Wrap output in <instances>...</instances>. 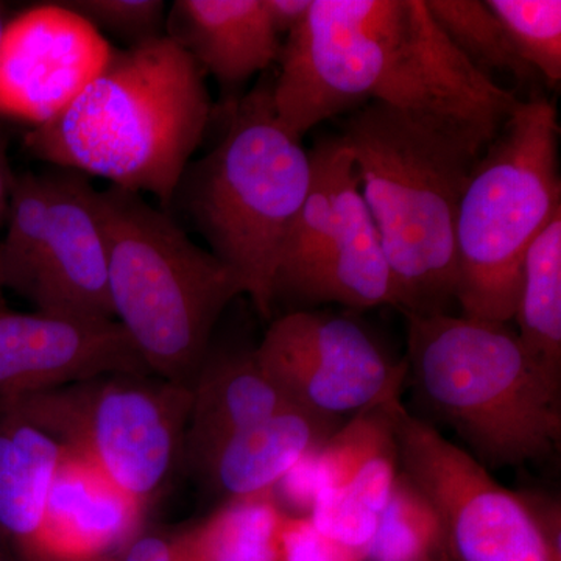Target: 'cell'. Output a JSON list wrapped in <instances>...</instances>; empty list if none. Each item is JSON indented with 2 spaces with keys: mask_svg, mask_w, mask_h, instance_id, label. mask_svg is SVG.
Returning <instances> with one entry per match:
<instances>
[{
  "mask_svg": "<svg viewBox=\"0 0 561 561\" xmlns=\"http://www.w3.org/2000/svg\"><path fill=\"white\" fill-rule=\"evenodd\" d=\"M279 62L273 105L300 139L367 101L496 127L519 102L460 54L426 0H312Z\"/></svg>",
  "mask_w": 561,
  "mask_h": 561,
  "instance_id": "1",
  "label": "cell"
},
{
  "mask_svg": "<svg viewBox=\"0 0 561 561\" xmlns=\"http://www.w3.org/2000/svg\"><path fill=\"white\" fill-rule=\"evenodd\" d=\"M501 127L378 102L346 121L341 139L405 317L451 313L461 195Z\"/></svg>",
  "mask_w": 561,
  "mask_h": 561,
  "instance_id": "2",
  "label": "cell"
},
{
  "mask_svg": "<svg viewBox=\"0 0 561 561\" xmlns=\"http://www.w3.org/2000/svg\"><path fill=\"white\" fill-rule=\"evenodd\" d=\"M210 121L205 72L168 35L114 50L68 108L25 138L41 161L153 195L165 209Z\"/></svg>",
  "mask_w": 561,
  "mask_h": 561,
  "instance_id": "3",
  "label": "cell"
},
{
  "mask_svg": "<svg viewBox=\"0 0 561 561\" xmlns=\"http://www.w3.org/2000/svg\"><path fill=\"white\" fill-rule=\"evenodd\" d=\"M113 317L158 378L190 387L241 278L138 192L98 191Z\"/></svg>",
  "mask_w": 561,
  "mask_h": 561,
  "instance_id": "4",
  "label": "cell"
},
{
  "mask_svg": "<svg viewBox=\"0 0 561 561\" xmlns=\"http://www.w3.org/2000/svg\"><path fill=\"white\" fill-rule=\"evenodd\" d=\"M405 319L408 373L476 459L513 467L559 448L560 386L530 359L508 323L453 313Z\"/></svg>",
  "mask_w": 561,
  "mask_h": 561,
  "instance_id": "5",
  "label": "cell"
},
{
  "mask_svg": "<svg viewBox=\"0 0 561 561\" xmlns=\"http://www.w3.org/2000/svg\"><path fill=\"white\" fill-rule=\"evenodd\" d=\"M272 92L273 81L261 83L232 106L220 142L190 164L175 195L265 319L280 254L311 186L309 151L279 121Z\"/></svg>",
  "mask_w": 561,
  "mask_h": 561,
  "instance_id": "6",
  "label": "cell"
},
{
  "mask_svg": "<svg viewBox=\"0 0 561 561\" xmlns=\"http://www.w3.org/2000/svg\"><path fill=\"white\" fill-rule=\"evenodd\" d=\"M560 125L546 99L519 101L476 165L457 213L461 316L511 323L524 257L561 213Z\"/></svg>",
  "mask_w": 561,
  "mask_h": 561,
  "instance_id": "7",
  "label": "cell"
},
{
  "mask_svg": "<svg viewBox=\"0 0 561 561\" xmlns=\"http://www.w3.org/2000/svg\"><path fill=\"white\" fill-rule=\"evenodd\" d=\"M191 389L153 375H110L2 398L0 405L80 454L149 505L184 460Z\"/></svg>",
  "mask_w": 561,
  "mask_h": 561,
  "instance_id": "8",
  "label": "cell"
},
{
  "mask_svg": "<svg viewBox=\"0 0 561 561\" xmlns=\"http://www.w3.org/2000/svg\"><path fill=\"white\" fill-rule=\"evenodd\" d=\"M98 191L69 169L14 176L0 289L16 291L36 312L114 320Z\"/></svg>",
  "mask_w": 561,
  "mask_h": 561,
  "instance_id": "9",
  "label": "cell"
},
{
  "mask_svg": "<svg viewBox=\"0 0 561 561\" xmlns=\"http://www.w3.org/2000/svg\"><path fill=\"white\" fill-rule=\"evenodd\" d=\"M390 412L401 471L438 512L451 561H561L559 508L502 486L400 397Z\"/></svg>",
  "mask_w": 561,
  "mask_h": 561,
  "instance_id": "10",
  "label": "cell"
},
{
  "mask_svg": "<svg viewBox=\"0 0 561 561\" xmlns=\"http://www.w3.org/2000/svg\"><path fill=\"white\" fill-rule=\"evenodd\" d=\"M309 158L311 186L280 254L273 301L398 309L389 262L348 147L341 136L321 140Z\"/></svg>",
  "mask_w": 561,
  "mask_h": 561,
  "instance_id": "11",
  "label": "cell"
},
{
  "mask_svg": "<svg viewBox=\"0 0 561 561\" xmlns=\"http://www.w3.org/2000/svg\"><path fill=\"white\" fill-rule=\"evenodd\" d=\"M254 356L298 408L335 420L400 397L408 375L360 324L324 312L279 317Z\"/></svg>",
  "mask_w": 561,
  "mask_h": 561,
  "instance_id": "12",
  "label": "cell"
},
{
  "mask_svg": "<svg viewBox=\"0 0 561 561\" xmlns=\"http://www.w3.org/2000/svg\"><path fill=\"white\" fill-rule=\"evenodd\" d=\"M113 47L61 3L7 22L0 41V114L41 127L57 117L105 69Z\"/></svg>",
  "mask_w": 561,
  "mask_h": 561,
  "instance_id": "13",
  "label": "cell"
},
{
  "mask_svg": "<svg viewBox=\"0 0 561 561\" xmlns=\"http://www.w3.org/2000/svg\"><path fill=\"white\" fill-rule=\"evenodd\" d=\"M110 375H151L116 320L0 306V400Z\"/></svg>",
  "mask_w": 561,
  "mask_h": 561,
  "instance_id": "14",
  "label": "cell"
},
{
  "mask_svg": "<svg viewBox=\"0 0 561 561\" xmlns=\"http://www.w3.org/2000/svg\"><path fill=\"white\" fill-rule=\"evenodd\" d=\"M146 508L65 446L32 561H121L142 534Z\"/></svg>",
  "mask_w": 561,
  "mask_h": 561,
  "instance_id": "15",
  "label": "cell"
},
{
  "mask_svg": "<svg viewBox=\"0 0 561 561\" xmlns=\"http://www.w3.org/2000/svg\"><path fill=\"white\" fill-rule=\"evenodd\" d=\"M165 31L225 88L267 69L283 49L264 0H179Z\"/></svg>",
  "mask_w": 561,
  "mask_h": 561,
  "instance_id": "16",
  "label": "cell"
},
{
  "mask_svg": "<svg viewBox=\"0 0 561 561\" xmlns=\"http://www.w3.org/2000/svg\"><path fill=\"white\" fill-rule=\"evenodd\" d=\"M335 430V419L289 408L225 438L197 470L228 500L271 493Z\"/></svg>",
  "mask_w": 561,
  "mask_h": 561,
  "instance_id": "17",
  "label": "cell"
},
{
  "mask_svg": "<svg viewBox=\"0 0 561 561\" xmlns=\"http://www.w3.org/2000/svg\"><path fill=\"white\" fill-rule=\"evenodd\" d=\"M184 460L195 468L220 442L257 421L298 408L251 353L209 359L191 386Z\"/></svg>",
  "mask_w": 561,
  "mask_h": 561,
  "instance_id": "18",
  "label": "cell"
},
{
  "mask_svg": "<svg viewBox=\"0 0 561 561\" xmlns=\"http://www.w3.org/2000/svg\"><path fill=\"white\" fill-rule=\"evenodd\" d=\"M65 446L0 405V542L32 561Z\"/></svg>",
  "mask_w": 561,
  "mask_h": 561,
  "instance_id": "19",
  "label": "cell"
},
{
  "mask_svg": "<svg viewBox=\"0 0 561 561\" xmlns=\"http://www.w3.org/2000/svg\"><path fill=\"white\" fill-rule=\"evenodd\" d=\"M394 398L357 412L309 454L317 496L345 491L378 515L383 511L401 472L390 412Z\"/></svg>",
  "mask_w": 561,
  "mask_h": 561,
  "instance_id": "20",
  "label": "cell"
},
{
  "mask_svg": "<svg viewBox=\"0 0 561 561\" xmlns=\"http://www.w3.org/2000/svg\"><path fill=\"white\" fill-rule=\"evenodd\" d=\"M524 351L551 381L561 382V213L524 257L515 316Z\"/></svg>",
  "mask_w": 561,
  "mask_h": 561,
  "instance_id": "21",
  "label": "cell"
},
{
  "mask_svg": "<svg viewBox=\"0 0 561 561\" xmlns=\"http://www.w3.org/2000/svg\"><path fill=\"white\" fill-rule=\"evenodd\" d=\"M287 513L276 491L228 500L191 534L210 561H280Z\"/></svg>",
  "mask_w": 561,
  "mask_h": 561,
  "instance_id": "22",
  "label": "cell"
},
{
  "mask_svg": "<svg viewBox=\"0 0 561 561\" xmlns=\"http://www.w3.org/2000/svg\"><path fill=\"white\" fill-rule=\"evenodd\" d=\"M367 561H451L438 512L404 471L379 513Z\"/></svg>",
  "mask_w": 561,
  "mask_h": 561,
  "instance_id": "23",
  "label": "cell"
},
{
  "mask_svg": "<svg viewBox=\"0 0 561 561\" xmlns=\"http://www.w3.org/2000/svg\"><path fill=\"white\" fill-rule=\"evenodd\" d=\"M427 10L442 32L481 72L508 73L531 81L534 72L516 54L504 25L481 0H426Z\"/></svg>",
  "mask_w": 561,
  "mask_h": 561,
  "instance_id": "24",
  "label": "cell"
},
{
  "mask_svg": "<svg viewBox=\"0 0 561 561\" xmlns=\"http://www.w3.org/2000/svg\"><path fill=\"white\" fill-rule=\"evenodd\" d=\"M516 54L537 76L561 80L560 0H489Z\"/></svg>",
  "mask_w": 561,
  "mask_h": 561,
  "instance_id": "25",
  "label": "cell"
},
{
  "mask_svg": "<svg viewBox=\"0 0 561 561\" xmlns=\"http://www.w3.org/2000/svg\"><path fill=\"white\" fill-rule=\"evenodd\" d=\"M61 5L80 14L99 32H111L127 41L128 47L165 35L162 0H70Z\"/></svg>",
  "mask_w": 561,
  "mask_h": 561,
  "instance_id": "26",
  "label": "cell"
},
{
  "mask_svg": "<svg viewBox=\"0 0 561 561\" xmlns=\"http://www.w3.org/2000/svg\"><path fill=\"white\" fill-rule=\"evenodd\" d=\"M308 516L328 537L365 553L379 518L364 502L337 490L321 491Z\"/></svg>",
  "mask_w": 561,
  "mask_h": 561,
  "instance_id": "27",
  "label": "cell"
},
{
  "mask_svg": "<svg viewBox=\"0 0 561 561\" xmlns=\"http://www.w3.org/2000/svg\"><path fill=\"white\" fill-rule=\"evenodd\" d=\"M280 561H367V553L328 537L309 516L287 515L280 530Z\"/></svg>",
  "mask_w": 561,
  "mask_h": 561,
  "instance_id": "28",
  "label": "cell"
},
{
  "mask_svg": "<svg viewBox=\"0 0 561 561\" xmlns=\"http://www.w3.org/2000/svg\"><path fill=\"white\" fill-rule=\"evenodd\" d=\"M121 561H210L192 537L191 530L183 534H140L128 546Z\"/></svg>",
  "mask_w": 561,
  "mask_h": 561,
  "instance_id": "29",
  "label": "cell"
},
{
  "mask_svg": "<svg viewBox=\"0 0 561 561\" xmlns=\"http://www.w3.org/2000/svg\"><path fill=\"white\" fill-rule=\"evenodd\" d=\"M264 3L276 35L287 38L308 16L312 0H264Z\"/></svg>",
  "mask_w": 561,
  "mask_h": 561,
  "instance_id": "30",
  "label": "cell"
},
{
  "mask_svg": "<svg viewBox=\"0 0 561 561\" xmlns=\"http://www.w3.org/2000/svg\"><path fill=\"white\" fill-rule=\"evenodd\" d=\"M14 175L11 172L9 158H7L5 147L0 142V225L3 219H7L9 213V205L11 198V191H13Z\"/></svg>",
  "mask_w": 561,
  "mask_h": 561,
  "instance_id": "31",
  "label": "cell"
},
{
  "mask_svg": "<svg viewBox=\"0 0 561 561\" xmlns=\"http://www.w3.org/2000/svg\"><path fill=\"white\" fill-rule=\"evenodd\" d=\"M5 18H3L2 11H0V41H2L3 31H5Z\"/></svg>",
  "mask_w": 561,
  "mask_h": 561,
  "instance_id": "32",
  "label": "cell"
},
{
  "mask_svg": "<svg viewBox=\"0 0 561 561\" xmlns=\"http://www.w3.org/2000/svg\"><path fill=\"white\" fill-rule=\"evenodd\" d=\"M0 561H7L5 553H3L2 542H0Z\"/></svg>",
  "mask_w": 561,
  "mask_h": 561,
  "instance_id": "33",
  "label": "cell"
},
{
  "mask_svg": "<svg viewBox=\"0 0 561 561\" xmlns=\"http://www.w3.org/2000/svg\"><path fill=\"white\" fill-rule=\"evenodd\" d=\"M0 306H2V300H0Z\"/></svg>",
  "mask_w": 561,
  "mask_h": 561,
  "instance_id": "34",
  "label": "cell"
}]
</instances>
